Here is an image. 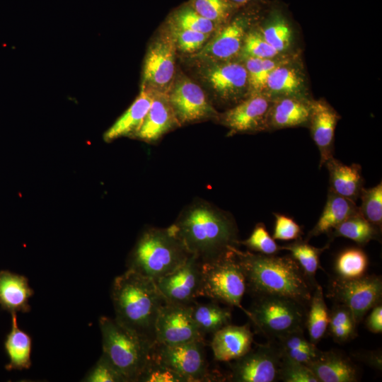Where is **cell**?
Segmentation results:
<instances>
[{"mask_svg":"<svg viewBox=\"0 0 382 382\" xmlns=\"http://www.w3.org/2000/svg\"><path fill=\"white\" fill-rule=\"evenodd\" d=\"M168 228L202 262L217 258L239 244L233 216L202 199L185 207Z\"/></svg>","mask_w":382,"mask_h":382,"instance_id":"obj_1","label":"cell"},{"mask_svg":"<svg viewBox=\"0 0 382 382\" xmlns=\"http://www.w3.org/2000/svg\"><path fill=\"white\" fill-rule=\"evenodd\" d=\"M253 297L274 296L292 299L308 307L316 285L306 277L291 256L263 255L232 247Z\"/></svg>","mask_w":382,"mask_h":382,"instance_id":"obj_2","label":"cell"},{"mask_svg":"<svg viewBox=\"0 0 382 382\" xmlns=\"http://www.w3.org/2000/svg\"><path fill=\"white\" fill-rule=\"evenodd\" d=\"M116 321L155 343V325L166 300L156 282L130 270L117 276L111 287Z\"/></svg>","mask_w":382,"mask_h":382,"instance_id":"obj_3","label":"cell"},{"mask_svg":"<svg viewBox=\"0 0 382 382\" xmlns=\"http://www.w3.org/2000/svg\"><path fill=\"white\" fill-rule=\"evenodd\" d=\"M190 255L168 227H149L141 233L131 251L127 267L156 282L180 266Z\"/></svg>","mask_w":382,"mask_h":382,"instance_id":"obj_4","label":"cell"},{"mask_svg":"<svg viewBox=\"0 0 382 382\" xmlns=\"http://www.w3.org/2000/svg\"><path fill=\"white\" fill-rule=\"evenodd\" d=\"M99 326L103 354L123 376L126 382H138L154 343L125 328L115 318L101 316Z\"/></svg>","mask_w":382,"mask_h":382,"instance_id":"obj_5","label":"cell"},{"mask_svg":"<svg viewBox=\"0 0 382 382\" xmlns=\"http://www.w3.org/2000/svg\"><path fill=\"white\" fill-rule=\"evenodd\" d=\"M201 274L199 296L238 307L248 316L241 305L246 291L245 277L231 248L217 258L202 262Z\"/></svg>","mask_w":382,"mask_h":382,"instance_id":"obj_6","label":"cell"},{"mask_svg":"<svg viewBox=\"0 0 382 382\" xmlns=\"http://www.w3.org/2000/svg\"><path fill=\"white\" fill-rule=\"evenodd\" d=\"M307 308L285 297H255L248 311L250 323L268 340H275L305 326Z\"/></svg>","mask_w":382,"mask_h":382,"instance_id":"obj_7","label":"cell"},{"mask_svg":"<svg viewBox=\"0 0 382 382\" xmlns=\"http://www.w3.org/2000/svg\"><path fill=\"white\" fill-rule=\"evenodd\" d=\"M205 341L163 345L154 343L151 357L183 376L187 382L221 381L224 378L209 369Z\"/></svg>","mask_w":382,"mask_h":382,"instance_id":"obj_8","label":"cell"},{"mask_svg":"<svg viewBox=\"0 0 382 382\" xmlns=\"http://www.w3.org/2000/svg\"><path fill=\"white\" fill-rule=\"evenodd\" d=\"M328 290V297L335 303L348 307L357 325L370 310L381 303L382 280L380 276L366 274L354 279L335 276L330 279Z\"/></svg>","mask_w":382,"mask_h":382,"instance_id":"obj_9","label":"cell"},{"mask_svg":"<svg viewBox=\"0 0 382 382\" xmlns=\"http://www.w3.org/2000/svg\"><path fill=\"white\" fill-rule=\"evenodd\" d=\"M279 349L273 340L257 344L243 356L229 361L226 378L233 382H276L279 381Z\"/></svg>","mask_w":382,"mask_h":382,"instance_id":"obj_10","label":"cell"},{"mask_svg":"<svg viewBox=\"0 0 382 382\" xmlns=\"http://www.w3.org/2000/svg\"><path fill=\"white\" fill-rule=\"evenodd\" d=\"M192 304L164 303L156 322L155 343L174 345L204 341L205 335L192 318Z\"/></svg>","mask_w":382,"mask_h":382,"instance_id":"obj_11","label":"cell"},{"mask_svg":"<svg viewBox=\"0 0 382 382\" xmlns=\"http://www.w3.org/2000/svg\"><path fill=\"white\" fill-rule=\"evenodd\" d=\"M167 94L180 125L217 118L219 113L197 83L185 76L178 77Z\"/></svg>","mask_w":382,"mask_h":382,"instance_id":"obj_12","label":"cell"},{"mask_svg":"<svg viewBox=\"0 0 382 382\" xmlns=\"http://www.w3.org/2000/svg\"><path fill=\"white\" fill-rule=\"evenodd\" d=\"M272 100L264 93H254L219 115L218 119L228 128L230 135L267 130Z\"/></svg>","mask_w":382,"mask_h":382,"instance_id":"obj_13","label":"cell"},{"mask_svg":"<svg viewBox=\"0 0 382 382\" xmlns=\"http://www.w3.org/2000/svg\"><path fill=\"white\" fill-rule=\"evenodd\" d=\"M202 261L190 255L172 272L160 278L156 284L166 302L191 304L199 296Z\"/></svg>","mask_w":382,"mask_h":382,"instance_id":"obj_14","label":"cell"},{"mask_svg":"<svg viewBox=\"0 0 382 382\" xmlns=\"http://www.w3.org/2000/svg\"><path fill=\"white\" fill-rule=\"evenodd\" d=\"M204 76L216 96L224 103H238L250 90L245 66L230 61L212 62Z\"/></svg>","mask_w":382,"mask_h":382,"instance_id":"obj_15","label":"cell"},{"mask_svg":"<svg viewBox=\"0 0 382 382\" xmlns=\"http://www.w3.org/2000/svg\"><path fill=\"white\" fill-rule=\"evenodd\" d=\"M175 50L174 40L168 35L151 44L145 59L142 86L168 92L175 73Z\"/></svg>","mask_w":382,"mask_h":382,"instance_id":"obj_16","label":"cell"},{"mask_svg":"<svg viewBox=\"0 0 382 382\" xmlns=\"http://www.w3.org/2000/svg\"><path fill=\"white\" fill-rule=\"evenodd\" d=\"M340 119L338 113L326 101L311 100L308 125L312 139L320 152L319 168L334 156L335 131Z\"/></svg>","mask_w":382,"mask_h":382,"instance_id":"obj_17","label":"cell"},{"mask_svg":"<svg viewBox=\"0 0 382 382\" xmlns=\"http://www.w3.org/2000/svg\"><path fill=\"white\" fill-rule=\"evenodd\" d=\"M247 25L245 18H235L203 47L198 56L212 62H226L233 58L242 49Z\"/></svg>","mask_w":382,"mask_h":382,"instance_id":"obj_18","label":"cell"},{"mask_svg":"<svg viewBox=\"0 0 382 382\" xmlns=\"http://www.w3.org/2000/svg\"><path fill=\"white\" fill-rule=\"evenodd\" d=\"M210 343L214 359L229 362L248 352L253 343L250 323L243 325L231 323L213 334Z\"/></svg>","mask_w":382,"mask_h":382,"instance_id":"obj_19","label":"cell"},{"mask_svg":"<svg viewBox=\"0 0 382 382\" xmlns=\"http://www.w3.org/2000/svg\"><path fill=\"white\" fill-rule=\"evenodd\" d=\"M180 126L167 93L154 91L150 108L135 137L154 143L170 129Z\"/></svg>","mask_w":382,"mask_h":382,"instance_id":"obj_20","label":"cell"},{"mask_svg":"<svg viewBox=\"0 0 382 382\" xmlns=\"http://www.w3.org/2000/svg\"><path fill=\"white\" fill-rule=\"evenodd\" d=\"M306 366L319 382H356L359 371L345 354L335 350L320 351Z\"/></svg>","mask_w":382,"mask_h":382,"instance_id":"obj_21","label":"cell"},{"mask_svg":"<svg viewBox=\"0 0 382 382\" xmlns=\"http://www.w3.org/2000/svg\"><path fill=\"white\" fill-rule=\"evenodd\" d=\"M311 102L307 98L282 97L272 100L268 129H279L308 125Z\"/></svg>","mask_w":382,"mask_h":382,"instance_id":"obj_22","label":"cell"},{"mask_svg":"<svg viewBox=\"0 0 382 382\" xmlns=\"http://www.w3.org/2000/svg\"><path fill=\"white\" fill-rule=\"evenodd\" d=\"M325 166L329 173L328 191L356 203L364 187L361 167L357 163L345 164L334 156Z\"/></svg>","mask_w":382,"mask_h":382,"instance_id":"obj_23","label":"cell"},{"mask_svg":"<svg viewBox=\"0 0 382 382\" xmlns=\"http://www.w3.org/2000/svg\"><path fill=\"white\" fill-rule=\"evenodd\" d=\"M154 90L142 86L139 96L130 107L104 134V140L111 141L125 136H135L150 108Z\"/></svg>","mask_w":382,"mask_h":382,"instance_id":"obj_24","label":"cell"},{"mask_svg":"<svg viewBox=\"0 0 382 382\" xmlns=\"http://www.w3.org/2000/svg\"><path fill=\"white\" fill-rule=\"evenodd\" d=\"M264 91L271 99L282 97L306 98L303 73L300 69L283 62L268 75Z\"/></svg>","mask_w":382,"mask_h":382,"instance_id":"obj_25","label":"cell"},{"mask_svg":"<svg viewBox=\"0 0 382 382\" xmlns=\"http://www.w3.org/2000/svg\"><path fill=\"white\" fill-rule=\"evenodd\" d=\"M34 292L28 279L8 271L0 272V304L11 313L29 312V299Z\"/></svg>","mask_w":382,"mask_h":382,"instance_id":"obj_26","label":"cell"},{"mask_svg":"<svg viewBox=\"0 0 382 382\" xmlns=\"http://www.w3.org/2000/svg\"><path fill=\"white\" fill-rule=\"evenodd\" d=\"M359 207L349 199L328 191L324 209L314 227L309 231L307 239L330 233L349 216L357 213Z\"/></svg>","mask_w":382,"mask_h":382,"instance_id":"obj_27","label":"cell"},{"mask_svg":"<svg viewBox=\"0 0 382 382\" xmlns=\"http://www.w3.org/2000/svg\"><path fill=\"white\" fill-rule=\"evenodd\" d=\"M11 313V330L5 342V348L10 359L6 368L8 370L27 369L31 366L32 340L28 333L18 328L16 313Z\"/></svg>","mask_w":382,"mask_h":382,"instance_id":"obj_28","label":"cell"},{"mask_svg":"<svg viewBox=\"0 0 382 382\" xmlns=\"http://www.w3.org/2000/svg\"><path fill=\"white\" fill-rule=\"evenodd\" d=\"M192 307V318L204 335L214 334L231 321V309L220 306L218 302L212 301L208 303H200L195 301Z\"/></svg>","mask_w":382,"mask_h":382,"instance_id":"obj_29","label":"cell"},{"mask_svg":"<svg viewBox=\"0 0 382 382\" xmlns=\"http://www.w3.org/2000/svg\"><path fill=\"white\" fill-rule=\"evenodd\" d=\"M328 323L329 311L324 299L323 288L317 284L307 308L305 320L311 342L316 345L323 337L328 330Z\"/></svg>","mask_w":382,"mask_h":382,"instance_id":"obj_30","label":"cell"},{"mask_svg":"<svg viewBox=\"0 0 382 382\" xmlns=\"http://www.w3.org/2000/svg\"><path fill=\"white\" fill-rule=\"evenodd\" d=\"M381 233L368 222L358 211L335 227L330 233L332 238L343 237L359 245H364L376 240Z\"/></svg>","mask_w":382,"mask_h":382,"instance_id":"obj_31","label":"cell"},{"mask_svg":"<svg viewBox=\"0 0 382 382\" xmlns=\"http://www.w3.org/2000/svg\"><path fill=\"white\" fill-rule=\"evenodd\" d=\"M328 247V244L324 247L317 248L306 241L296 240L294 243L281 246V249L290 252L291 256L297 262L306 277L313 284L316 285L315 274L320 267V257Z\"/></svg>","mask_w":382,"mask_h":382,"instance_id":"obj_32","label":"cell"},{"mask_svg":"<svg viewBox=\"0 0 382 382\" xmlns=\"http://www.w3.org/2000/svg\"><path fill=\"white\" fill-rule=\"evenodd\" d=\"M357 324L346 306L335 303L329 311L328 330L333 340L338 343L347 342L357 335Z\"/></svg>","mask_w":382,"mask_h":382,"instance_id":"obj_33","label":"cell"},{"mask_svg":"<svg viewBox=\"0 0 382 382\" xmlns=\"http://www.w3.org/2000/svg\"><path fill=\"white\" fill-rule=\"evenodd\" d=\"M368 266L369 259L365 252L358 248H350L337 255L335 271L340 278L354 279L366 275Z\"/></svg>","mask_w":382,"mask_h":382,"instance_id":"obj_34","label":"cell"},{"mask_svg":"<svg viewBox=\"0 0 382 382\" xmlns=\"http://www.w3.org/2000/svg\"><path fill=\"white\" fill-rule=\"evenodd\" d=\"M265 40L279 52L286 50L292 42V30L284 16L278 11L271 15L260 31Z\"/></svg>","mask_w":382,"mask_h":382,"instance_id":"obj_35","label":"cell"},{"mask_svg":"<svg viewBox=\"0 0 382 382\" xmlns=\"http://www.w3.org/2000/svg\"><path fill=\"white\" fill-rule=\"evenodd\" d=\"M359 198L361 203L359 207L361 215L380 232L382 227V183L374 187H363Z\"/></svg>","mask_w":382,"mask_h":382,"instance_id":"obj_36","label":"cell"},{"mask_svg":"<svg viewBox=\"0 0 382 382\" xmlns=\"http://www.w3.org/2000/svg\"><path fill=\"white\" fill-rule=\"evenodd\" d=\"M236 7L229 0H193L192 5L197 13L216 24L225 22Z\"/></svg>","mask_w":382,"mask_h":382,"instance_id":"obj_37","label":"cell"},{"mask_svg":"<svg viewBox=\"0 0 382 382\" xmlns=\"http://www.w3.org/2000/svg\"><path fill=\"white\" fill-rule=\"evenodd\" d=\"M239 244L243 245L251 252L263 255H277L282 250L281 246L269 234L262 223L257 224L250 236L244 241H239Z\"/></svg>","mask_w":382,"mask_h":382,"instance_id":"obj_38","label":"cell"},{"mask_svg":"<svg viewBox=\"0 0 382 382\" xmlns=\"http://www.w3.org/2000/svg\"><path fill=\"white\" fill-rule=\"evenodd\" d=\"M173 26L209 34L215 29L216 23L197 13L192 7L178 11L174 16Z\"/></svg>","mask_w":382,"mask_h":382,"instance_id":"obj_39","label":"cell"},{"mask_svg":"<svg viewBox=\"0 0 382 382\" xmlns=\"http://www.w3.org/2000/svg\"><path fill=\"white\" fill-rule=\"evenodd\" d=\"M279 378L284 382H319L306 364L284 356L281 359Z\"/></svg>","mask_w":382,"mask_h":382,"instance_id":"obj_40","label":"cell"},{"mask_svg":"<svg viewBox=\"0 0 382 382\" xmlns=\"http://www.w3.org/2000/svg\"><path fill=\"white\" fill-rule=\"evenodd\" d=\"M138 382H187L186 379L175 372L150 358L139 377Z\"/></svg>","mask_w":382,"mask_h":382,"instance_id":"obj_41","label":"cell"},{"mask_svg":"<svg viewBox=\"0 0 382 382\" xmlns=\"http://www.w3.org/2000/svg\"><path fill=\"white\" fill-rule=\"evenodd\" d=\"M82 381L126 382V380L108 357L102 354L96 364L84 376Z\"/></svg>","mask_w":382,"mask_h":382,"instance_id":"obj_42","label":"cell"},{"mask_svg":"<svg viewBox=\"0 0 382 382\" xmlns=\"http://www.w3.org/2000/svg\"><path fill=\"white\" fill-rule=\"evenodd\" d=\"M242 48L247 57L274 58L280 53L265 40L260 32L246 34Z\"/></svg>","mask_w":382,"mask_h":382,"instance_id":"obj_43","label":"cell"},{"mask_svg":"<svg viewBox=\"0 0 382 382\" xmlns=\"http://www.w3.org/2000/svg\"><path fill=\"white\" fill-rule=\"evenodd\" d=\"M173 40L178 48L185 52H193L199 50L208 37L209 34L179 28L173 26Z\"/></svg>","mask_w":382,"mask_h":382,"instance_id":"obj_44","label":"cell"},{"mask_svg":"<svg viewBox=\"0 0 382 382\" xmlns=\"http://www.w3.org/2000/svg\"><path fill=\"white\" fill-rule=\"evenodd\" d=\"M275 221L272 238L274 240H299L302 234L301 226L291 218L274 213Z\"/></svg>","mask_w":382,"mask_h":382,"instance_id":"obj_45","label":"cell"},{"mask_svg":"<svg viewBox=\"0 0 382 382\" xmlns=\"http://www.w3.org/2000/svg\"><path fill=\"white\" fill-rule=\"evenodd\" d=\"M245 66L253 93H262L265 88L267 75L264 70L262 59L247 57Z\"/></svg>","mask_w":382,"mask_h":382,"instance_id":"obj_46","label":"cell"},{"mask_svg":"<svg viewBox=\"0 0 382 382\" xmlns=\"http://www.w3.org/2000/svg\"><path fill=\"white\" fill-rule=\"evenodd\" d=\"M366 328L372 333L378 334L382 332V306L379 303L374 306L366 319Z\"/></svg>","mask_w":382,"mask_h":382,"instance_id":"obj_47","label":"cell"},{"mask_svg":"<svg viewBox=\"0 0 382 382\" xmlns=\"http://www.w3.org/2000/svg\"><path fill=\"white\" fill-rule=\"evenodd\" d=\"M366 364L377 369L381 370V352H366L364 353H361L359 357Z\"/></svg>","mask_w":382,"mask_h":382,"instance_id":"obj_48","label":"cell"},{"mask_svg":"<svg viewBox=\"0 0 382 382\" xmlns=\"http://www.w3.org/2000/svg\"><path fill=\"white\" fill-rule=\"evenodd\" d=\"M236 6H243L247 4L250 0H229Z\"/></svg>","mask_w":382,"mask_h":382,"instance_id":"obj_49","label":"cell"}]
</instances>
